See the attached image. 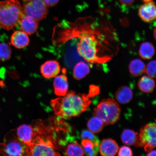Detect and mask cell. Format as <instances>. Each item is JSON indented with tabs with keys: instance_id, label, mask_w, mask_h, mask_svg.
<instances>
[{
	"instance_id": "obj_4",
	"label": "cell",
	"mask_w": 156,
	"mask_h": 156,
	"mask_svg": "<svg viewBox=\"0 0 156 156\" xmlns=\"http://www.w3.org/2000/svg\"><path fill=\"white\" fill-rule=\"evenodd\" d=\"M121 108L118 103L112 98L103 99L94 110V115L102 120L105 126L115 123L119 120Z\"/></svg>"
},
{
	"instance_id": "obj_2",
	"label": "cell",
	"mask_w": 156,
	"mask_h": 156,
	"mask_svg": "<svg viewBox=\"0 0 156 156\" xmlns=\"http://www.w3.org/2000/svg\"><path fill=\"white\" fill-rule=\"evenodd\" d=\"M93 34L82 36L77 44V51L86 61L91 63H103L107 61L100 54L101 49L111 58L113 55L112 43L101 41Z\"/></svg>"
},
{
	"instance_id": "obj_32",
	"label": "cell",
	"mask_w": 156,
	"mask_h": 156,
	"mask_svg": "<svg viewBox=\"0 0 156 156\" xmlns=\"http://www.w3.org/2000/svg\"><path fill=\"white\" fill-rule=\"evenodd\" d=\"M147 156H156V151H153V150L149 152Z\"/></svg>"
},
{
	"instance_id": "obj_24",
	"label": "cell",
	"mask_w": 156,
	"mask_h": 156,
	"mask_svg": "<svg viewBox=\"0 0 156 156\" xmlns=\"http://www.w3.org/2000/svg\"><path fill=\"white\" fill-rule=\"evenodd\" d=\"M104 126L102 120L95 116L90 119L87 123L88 129L94 134L99 133L102 131Z\"/></svg>"
},
{
	"instance_id": "obj_9",
	"label": "cell",
	"mask_w": 156,
	"mask_h": 156,
	"mask_svg": "<svg viewBox=\"0 0 156 156\" xmlns=\"http://www.w3.org/2000/svg\"><path fill=\"white\" fill-rule=\"evenodd\" d=\"M138 14L144 22L151 23L156 20V3L154 1L144 3L139 8Z\"/></svg>"
},
{
	"instance_id": "obj_16",
	"label": "cell",
	"mask_w": 156,
	"mask_h": 156,
	"mask_svg": "<svg viewBox=\"0 0 156 156\" xmlns=\"http://www.w3.org/2000/svg\"><path fill=\"white\" fill-rule=\"evenodd\" d=\"M116 100L122 104H126L131 101L133 92L129 87L123 86L120 87L115 93Z\"/></svg>"
},
{
	"instance_id": "obj_21",
	"label": "cell",
	"mask_w": 156,
	"mask_h": 156,
	"mask_svg": "<svg viewBox=\"0 0 156 156\" xmlns=\"http://www.w3.org/2000/svg\"><path fill=\"white\" fill-rule=\"evenodd\" d=\"M66 147L65 154L66 155L83 156L84 154L83 148L76 141L72 139Z\"/></svg>"
},
{
	"instance_id": "obj_31",
	"label": "cell",
	"mask_w": 156,
	"mask_h": 156,
	"mask_svg": "<svg viewBox=\"0 0 156 156\" xmlns=\"http://www.w3.org/2000/svg\"><path fill=\"white\" fill-rule=\"evenodd\" d=\"M119 1L123 5L130 6L134 2L135 0H119Z\"/></svg>"
},
{
	"instance_id": "obj_15",
	"label": "cell",
	"mask_w": 156,
	"mask_h": 156,
	"mask_svg": "<svg viewBox=\"0 0 156 156\" xmlns=\"http://www.w3.org/2000/svg\"><path fill=\"white\" fill-rule=\"evenodd\" d=\"M19 24L21 30L30 35L34 34L37 30L38 21L24 15L20 21Z\"/></svg>"
},
{
	"instance_id": "obj_33",
	"label": "cell",
	"mask_w": 156,
	"mask_h": 156,
	"mask_svg": "<svg viewBox=\"0 0 156 156\" xmlns=\"http://www.w3.org/2000/svg\"><path fill=\"white\" fill-rule=\"evenodd\" d=\"M153 34L155 40H156V27L154 29Z\"/></svg>"
},
{
	"instance_id": "obj_13",
	"label": "cell",
	"mask_w": 156,
	"mask_h": 156,
	"mask_svg": "<svg viewBox=\"0 0 156 156\" xmlns=\"http://www.w3.org/2000/svg\"><path fill=\"white\" fill-rule=\"evenodd\" d=\"M119 147L118 144L112 138L103 140L99 145L101 155L103 156H113L118 153Z\"/></svg>"
},
{
	"instance_id": "obj_23",
	"label": "cell",
	"mask_w": 156,
	"mask_h": 156,
	"mask_svg": "<svg viewBox=\"0 0 156 156\" xmlns=\"http://www.w3.org/2000/svg\"><path fill=\"white\" fill-rule=\"evenodd\" d=\"M85 154L89 156H95L97 155L99 151V146L88 139H83L81 142Z\"/></svg>"
},
{
	"instance_id": "obj_25",
	"label": "cell",
	"mask_w": 156,
	"mask_h": 156,
	"mask_svg": "<svg viewBox=\"0 0 156 156\" xmlns=\"http://www.w3.org/2000/svg\"><path fill=\"white\" fill-rule=\"evenodd\" d=\"M12 49L9 44L5 43H0V60L5 62L11 58Z\"/></svg>"
},
{
	"instance_id": "obj_14",
	"label": "cell",
	"mask_w": 156,
	"mask_h": 156,
	"mask_svg": "<svg viewBox=\"0 0 156 156\" xmlns=\"http://www.w3.org/2000/svg\"><path fill=\"white\" fill-rule=\"evenodd\" d=\"M29 41L28 34L22 30H16L12 35L10 44L17 48L22 49L28 46Z\"/></svg>"
},
{
	"instance_id": "obj_10",
	"label": "cell",
	"mask_w": 156,
	"mask_h": 156,
	"mask_svg": "<svg viewBox=\"0 0 156 156\" xmlns=\"http://www.w3.org/2000/svg\"><path fill=\"white\" fill-rule=\"evenodd\" d=\"M37 134L33 127L29 125H22L16 130L17 137L27 146L30 145L33 143Z\"/></svg>"
},
{
	"instance_id": "obj_20",
	"label": "cell",
	"mask_w": 156,
	"mask_h": 156,
	"mask_svg": "<svg viewBox=\"0 0 156 156\" xmlns=\"http://www.w3.org/2000/svg\"><path fill=\"white\" fill-rule=\"evenodd\" d=\"M145 64L139 59H134L130 62L129 69L130 74L134 76H139L145 73Z\"/></svg>"
},
{
	"instance_id": "obj_1",
	"label": "cell",
	"mask_w": 156,
	"mask_h": 156,
	"mask_svg": "<svg viewBox=\"0 0 156 156\" xmlns=\"http://www.w3.org/2000/svg\"><path fill=\"white\" fill-rule=\"evenodd\" d=\"M91 97L71 91L62 97L53 99L51 105L55 114L64 119L78 116L87 110L91 103Z\"/></svg>"
},
{
	"instance_id": "obj_8",
	"label": "cell",
	"mask_w": 156,
	"mask_h": 156,
	"mask_svg": "<svg viewBox=\"0 0 156 156\" xmlns=\"http://www.w3.org/2000/svg\"><path fill=\"white\" fill-rule=\"evenodd\" d=\"M22 7L24 15L38 21L46 18L48 12V7L42 0H32L24 3Z\"/></svg>"
},
{
	"instance_id": "obj_18",
	"label": "cell",
	"mask_w": 156,
	"mask_h": 156,
	"mask_svg": "<svg viewBox=\"0 0 156 156\" xmlns=\"http://www.w3.org/2000/svg\"><path fill=\"white\" fill-rule=\"evenodd\" d=\"M138 138L137 133L130 129L124 130L121 136V139L122 143L128 146H135Z\"/></svg>"
},
{
	"instance_id": "obj_28",
	"label": "cell",
	"mask_w": 156,
	"mask_h": 156,
	"mask_svg": "<svg viewBox=\"0 0 156 156\" xmlns=\"http://www.w3.org/2000/svg\"><path fill=\"white\" fill-rule=\"evenodd\" d=\"M118 155L120 156H131L133 155L132 150L128 146H124L118 151Z\"/></svg>"
},
{
	"instance_id": "obj_30",
	"label": "cell",
	"mask_w": 156,
	"mask_h": 156,
	"mask_svg": "<svg viewBox=\"0 0 156 156\" xmlns=\"http://www.w3.org/2000/svg\"><path fill=\"white\" fill-rule=\"evenodd\" d=\"M48 7H52L58 3L59 0H42Z\"/></svg>"
},
{
	"instance_id": "obj_35",
	"label": "cell",
	"mask_w": 156,
	"mask_h": 156,
	"mask_svg": "<svg viewBox=\"0 0 156 156\" xmlns=\"http://www.w3.org/2000/svg\"><path fill=\"white\" fill-rule=\"evenodd\" d=\"M22 1H25V2H30V1H32V0H22Z\"/></svg>"
},
{
	"instance_id": "obj_11",
	"label": "cell",
	"mask_w": 156,
	"mask_h": 156,
	"mask_svg": "<svg viewBox=\"0 0 156 156\" xmlns=\"http://www.w3.org/2000/svg\"><path fill=\"white\" fill-rule=\"evenodd\" d=\"M41 73L46 79L55 77L59 73L60 66L56 60H48L43 64L41 67Z\"/></svg>"
},
{
	"instance_id": "obj_12",
	"label": "cell",
	"mask_w": 156,
	"mask_h": 156,
	"mask_svg": "<svg viewBox=\"0 0 156 156\" xmlns=\"http://www.w3.org/2000/svg\"><path fill=\"white\" fill-rule=\"evenodd\" d=\"M66 73V70L63 69V73L61 75L56 76L54 80L55 93L58 96L63 97L67 93L68 83Z\"/></svg>"
},
{
	"instance_id": "obj_3",
	"label": "cell",
	"mask_w": 156,
	"mask_h": 156,
	"mask_svg": "<svg viewBox=\"0 0 156 156\" xmlns=\"http://www.w3.org/2000/svg\"><path fill=\"white\" fill-rule=\"evenodd\" d=\"M23 7L17 0L0 1V27L9 31L19 24L23 16Z\"/></svg>"
},
{
	"instance_id": "obj_5",
	"label": "cell",
	"mask_w": 156,
	"mask_h": 156,
	"mask_svg": "<svg viewBox=\"0 0 156 156\" xmlns=\"http://www.w3.org/2000/svg\"><path fill=\"white\" fill-rule=\"evenodd\" d=\"M135 147H144L145 151L149 152L156 147V124L150 123L140 130Z\"/></svg>"
},
{
	"instance_id": "obj_22",
	"label": "cell",
	"mask_w": 156,
	"mask_h": 156,
	"mask_svg": "<svg viewBox=\"0 0 156 156\" xmlns=\"http://www.w3.org/2000/svg\"><path fill=\"white\" fill-rule=\"evenodd\" d=\"M155 53V49L151 43L146 42L142 43L140 46L139 54L144 59L149 60L153 57Z\"/></svg>"
},
{
	"instance_id": "obj_7",
	"label": "cell",
	"mask_w": 156,
	"mask_h": 156,
	"mask_svg": "<svg viewBox=\"0 0 156 156\" xmlns=\"http://www.w3.org/2000/svg\"><path fill=\"white\" fill-rule=\"evenodd\" d=\"M51 142L44 141L39 136L33 143L27 146V156H60Z\"/></svg>"
},
{
	"instance_id": "obj_29",
	"label": "cell",
	"mask_w": 156,
	"mask_h": 156,
	"mask_svg": "<svg viewBox=\"0 0 156 156\" xmlns=\"http://www.w3.org/2000/svg\"><path fill=\"white\" fill-rule=\"evenodd\" d=\"M99 92V87L94 85H91L90 87L89 94L91 97H93L98 94Z\"/></svg>"
},
{
	"instance_id": "obj_6",
	"label": "cell",
	"mask_w": 156,
	"mask_h": 156,
	"mask_svg": "<svg viewBox=\"0 0 156 156\" xmlns=\"http://www.w3.org/2000/svg\"><path fill=\"white\" fill-rule=\"evenodd\" d=\"M27 146L23 143L16 136L7 137L0 144V155L23 156L27 155Z\"/></svg>"
},
{
	"instance_id": "obj_19",
	"label": "cell",
	"mask_w": 156,
	"mask_h": 156,
	"mask_svg": "<svg viewBox=\"0 0 156 156\" xmlns=\"http://www.w3.org/2000/svg\"><path fill=\"white\" fill-rule=\"evenodd\" d=\"M90 69L85 62L82 61L76 64L73 70V75L74 78L77 80H80L84 78L88 74Z\"/></svg>"
},
{
	"instance_id": "obj_34",
	"label": "cell",
	"mask_w": 156,
	"mask_h": 156,
	"mask_svg": "<svg viewBox=\"0 0 156 156\" xmlns=\"http://www.w3.org/2000/svg\"><path fill=\"white\" fill-rule=\"evenodd\" d=\"M153 1V0H141L142 2H143V3L147 2Z\"/></svg>"
},
{
	"instance_id": "obj_17",
	"label": "cell",
	"mask_w": 156,
	"mask_h": 156,
	"mask_svg": "<svg viewBox=\"0 0 156 156\" xmlns=\"http://www.w3.org/2000/svg\"><path fill=\"white\" fill-rule=\"evenodd\" d=\"M138 87L140 90L145 93H151L155 87V83L153 78L144 76L139 80Z\"/></svg>"
},
{
	"instance_id": "obj_26",
	"label": "cell",
	"mask_w": 156,
	"mask_h": 156,
	"mask_svg": "<svg viewBox=\"0 0 156 156\" xmlns=\"http://www.w3.org/2000/svg\"><path fill=\"white\" fill-rule=\"evenodd\" d=\"M81 137L82 139H88L93 141L95 145L99 146L100 141L97 136L93 133L87 130H83L81 132Z\"/></svg>"
},
{
	"instance_id": "obj_27",
	"label": "cell",
	"mask_w": 156,
	"mask_h": 156,
	"mask_svg": "<svg viewBox=\"0 0 156 156\" xmlns=\"http://www.w3.org/2000/svg\"><path fill=\"white\" fill-rule=\"evenodd\" d=\"M145 73L150 77L156 78V60H152L147 64Z\"/></svg>"
}]
</instances>
